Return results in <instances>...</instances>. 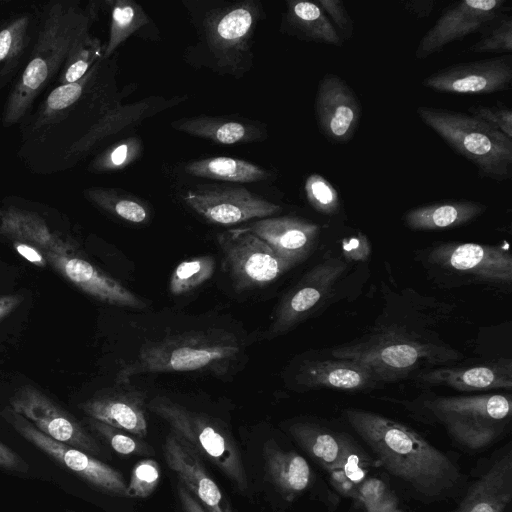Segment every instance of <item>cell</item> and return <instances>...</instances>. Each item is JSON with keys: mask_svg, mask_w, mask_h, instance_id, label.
<instances>
[{"mask_svg": "<svg viewBox=\"0 0 512 512\" xmlns=\"http://www.w3.org/2000/svg\"><path fill=\"white\" fill-rule=\"evenodd\" d=\"M342 415L388 479L411 499L432 505L462 495L468 475L454 455L383 415L358 408H346Z\"/></svg>", "mask_w": 512, "mask_h": 512, "instance_id": "6da1fadb", "label": "cell"}, {"mask_svg": "<svg viewBox=\"0 0 512 512\" xmlns=\"http://www.w3.org/2000/svg\"><path fill=\"white\" fill-rule=\"evenodd\" d=\"M415 420L441 425L463 449L480 452L500 440L511 423L509 394L438 396L398 401Z\"/></svg>", "mask_w": 512, "mask_h": 512, "instance_id": "7a4b0ae2", "label": "cell"}, {"mask_svg": "<svg viewBox=\"0 0 512 512\" xmlns=\"http://www.w3.org/2000/svg\"><path fill=\"white\" fill-rule=\"evenodd\" d=\"M241 344L223 330L189 331L146 342L116 375V384L145 373L209 371L222 375L241 354Z\"/></svg>", "mask_w": 512, "mask_h": 512, "instance_id": "3957f363", "label": "cell"}, {"mask_svg": "<svg viewBox=\"0 0 512 512\" xmlns=\"http://www.w3.org/2000/svg\"><path fill=\"white\" fill-rule=\"evenodd\" d=\"M288 432L341 498L352 501L359 484L380 469L357 437L325 420L294 421Z\"/></svg>", "mask_w": 512, "mask_h": 512, "instance_id": "277c9868", "label": "cell"}, {"mask_svg": "<svg viewBox=\"0 0 512 512\" xmlns=\"http://www.w3.org/2000/svg\"><path fill=\"white\" fill-rule=\"evenodd\" d=\"M334 358L352 359L369 366L378 382L408 377L420 368L446 365L463 356L451 347L420 339L400 329H383L334 347Z\"/></svg>", "mask_w": 512, "mask_h": 512, "instance_id": "5b68a950", "label": "cell"}, {"mask_svg": "<svg viewBox=\"0 0 512 512\" xmlns=\"http://www.w3.org/2000/svg\"><path fill=\"white\" fill-rule=\"evenodd\" d=\"M416 112L450 148L476 166L480 177L495 181L511 177V138L468 113L428 106Z\"/></svg>", "mask_w": 512, "mask_h": 512, "instance_id": "8992f818", "label": "cell"}, {"mask_svg": "<svg viewBox=\"0 0 512 512\" xmlns=\"http://www.w3.org/2000/svg\"><path fill=\"white\" fill-rule=\"evenodd\" d=\"M88 28V21L70 9L55 5L40 31L33 58L10 93L4 111V123L18 122L38 92L65 61L75 39Z\"/></svg>", "mask_w": 512, "mask_h": 512, "instance_id": "52a82bcc", "label": "cell"}, {"mask_svg": "<svg viewBox=\"0 0 512 512\" xmlns=\"http://www.w3.org/2000/svg\"><path fill=\"white\" fill-rule=\"evenodd\" d=\"M148 408L200 455L213 462L241 492L248 489L246 470L237 447L218 422L163 396L153 398Z\"/></svg>", "mask_w": 512, "mask_h": 512, "instance_id": "ba28073f", "label": "cell"}, {"mask_svg": "<svg viewBox=\"0 0 512 512\" xmlns=\"http://www.w3.org/2000/svg\"><path fill=\"white\" fill-rule=\"evenodd\" d=\"M216 238L237 292L266 286L294 267L245 227L228 229Z\"/></svg>", "mask_w": 512, "mask_h": 512, "instance_id": "9c48e42d", "label": "cell"}, {"mask_svg": "<svg viewBox=\"0 0 512 512\" xmlns=\"http://www.w3.org/2000/svg\"><path fill=\"white\" fill-rule=\"evenodd\" d=\"M0 415L24 439L91 486L113 496L128 498L127 483L119 471L82 450L48 437L10 406Z\"/></svg>", "mask_w": 512, "mask_h": 512, "instance_id": "30bf717a", "label": "cell"}, {"mask_svg": "<svg viewBox=\"0 0 512 512\" xmlns=\"http://www.w3.org/2000/svg\"><path fill=\"white\" fill-rule=\"evenodd\" d=\"M264 462L266 476L284 502L292 503L309 493L330 512L341 503L324 476L299 452L270 440L264 445Z\"/></svg>", "mask_w": 512, "mask_h": 512, "instance_id": "8fae6325", "label": "cell"}, {"mask_svg": "<svg viewBox=\"0 0 512 512\" xmlns=\"http://www.w3.org/2000/svg\"><path fill=\"white\" fill-rule=\"evenodd\" d=\"M10 407L50 438L94 457L106 455L101 443L77 418L36 387H20L11 397Z\"/></svg>", "mask_w": 512, "mask_h": 512, "instance_id": "7c38bea8", "label": "cell"}, {"mask_svg": "<svg viewBox=\"0 0 512 512\" xmlns=\"http://www.w3.org/2000/svg\"><path fill=\"white\" fill-rule=\"evenodd\" d=\"M512 442L476 462L458 505L451 512H510Z\"/></svg>", "mask_w": 512, "mask_h": 512, "instance_id": "4fadbf2b", "label": "cell"}, {"mask_svg": "<svg viewBox=\"0 0 512 512\" xmlns=\"http://www.w3.org/2000/svg\"><path fill=\"white\" fill-rule=\"evenodd\" d=\"M346 268L345 261L329 256L308 270L279 302L268 336L284 334L308 318L329 296Z\"/></svg>", "mask_w": 512, "mask_h": 512, "instance_id": "5bb4252c", "label": "cell"}, {"mask_svg": "<svg viewBox=\"0 0 512 512\" xmlns=\"http://www.w3.org/2000/svg\"><path fill=\"white\" fill-rule=\"evenodd\" d=\"M183 201L207 221L234 225L270 217L281 210L243 187L207 186L188 190Z\"/></svg>", "mask_w": 512, "mask_h": 512, "instance_id": "9a60e30c", "label": "cell"}, {"mask_svg": "<svg viewBox=\"0 0 512 512\" xmlns=\"http://www.w3.org/2000/svg\"><path fill=\"white\" fill-rule=\"evenodd\" d=\"M506 10L505 0H463L451 4L421 38L415 57L425 59L454 41L482 32Z\"/></svg>", "mask_w": 512, "mask_h": 512, "instance_id": "2e32d148", "label": "cell"}, {"mask_svg": "<svg viewBox=\"0 0 512 512\" xmlns=\"http://www.w3.org/2000/svg\"><path fill=\"white\" fill-rule=\"evenodd\" d=\"M422 84L439 93L482 95L505 91L512 84V57L508 54L447 66L424 78Z\"/></svg>", "mask_w": 512, "mask_h": 512, "instance_id": "e0dca14e", "label": "cell"}, {"mask_svg": "<svg viewBox=\"0 0 512 512\" xmlns=\"http://www.w3.org/2000/svg\"><path fill=\"white\" fill-rule=\"evenodd\" d=\"M442 269L473 276L481 281L510 285L512 257L504 248L478 243H441L428 256Z\"/></svg>", "mask_w": 512, "mask_h": 512, "instance_id": "ac0fdd59", "label": "cell"}, {"mask_svg": "<svg viewBox=\"0 0 512 512\" xmlns=\"http://www.w3.org/2000/svg\"><path fill=\"white\" fill-rule=\"evenodd\" d=\"M317 123L322 134L333 142H347L359 125L361 104L350 86L338 75L321 79L315 100Z\"/></svg>", "mask_w": 512, "mask_h": 512, "instance_id": "d6986e66", "label": "cell"}, {"mask_svg": "<svg viewBox=\"0 0 512 512\" xmlns=\"http://www.w3.org/2000/svg\"><path fill=\"white\" fill-rule=\"evenodd\" d=\"M43 254L57 273L98 301L138 310L146 308V303L132 291L79 254H59L51 251Z\"/></svg>", "mask_w": 512, "mask_h": 512, "instance_id": "ffe728a7", "label": "cell"}, {"mask_svg": "<svg viewBox=\"0 0 512 512\" xmlns=\"http://www.w3.org/2000/svg\"><path fill=\"white\" fill-rule=\"evenodd\" d=\"M167 465L207 512H234L225 495L207 472L201 455L173 431L163 445Z\"/></svg>", "mask_w": 512, "mask_h": 512, "instance_id": "44dd1931", "label": "cell"}, {"mask_svg": "<svg viewBox=\"0 0 512 512\" xmlns=\"http://www.w3.org/2000/svg\"><path fill=\"white\" fill-rule=\"evenodd\" d=\"M119 387L101 392L82 402L79 407L92 419L143 438L148 433L146 394L135 386Z\"/></svg>", "mask_w": 512, "mask_h": 512, "instance_id": "7402d4cb", "label": "cell"}, {"mask_svg": "<svg viewBox=\"0 0 512 512\" xmlns=\"http://www.w3.org/2000/svg\"><path fill=\"white\" fill-rule=\"evenodd\" d=\"M266 242L272 250L294 266L311 253L320 227L297 217H267L243 226Z\"/></svg>", "mask_w": 512, "mask_h": 512, "instance_id": "603a6c76", "label": "cell"}, {"mask_svg": "<svg viewBox=\"0 0 512 512\" xmlns=\"http://www.w3.org/2000/svg\"><path fill=\"white\" fill-rule=\"evenodd\" d=\"M298 387L342 391H368L379 383L369 366L345 358L305 360L295 375Z\"/></svg>", "mask_w": 512, "mask_h": 512, "instance_id": "cb8c5ba5", "label": "cell"}, {"mask_svg": "<svg viewBox=\"0 0 512 512\" xmlns=\"http://www.w3.org/2000/svg\"><path fill=\"white\" fill-rule=\"evenodd\" d=\"M416 380L424 385H441L466 392L510 389L512 363L510 359H499L471 366H441L421 371Z\"/></svg>", "mask_w": 512, "mask_h": 512, "instance_id": "d4e9b609", "label": "cell"}, {"mask_svg": "<svg viewBox=\"0 0 512 512\" xmlns=\"http://www.w3.org/2000/svg\"><path fill=\"white\" fill-rule=\"evenodd\" d=\"M256 11L252 3H242L223 9L208 21V43L218 58L228 61L244 51L257 19Z\"/></svg>", "mask_w": 512, "mask_h": 512, "instance_id": "484cf974", "label": "cell"}, {"mask_svg": "<svg viewBox=\"0 0 512 512\" xmlns=\"http://www.w3.org/2000/svg\"><path fill=\"white\" fill-rule=\"evenodd\" d=\"M0 236L30 244L43 252L79 254L75 243L52 232L40 216L13 207L0 210Z\"/></svg>", "mask_w": 512, "mask_h": 512, "instance_id": "4316f807", "label": "cell"}, {"mask_svg": "<svg viewBox=\"0 0 512 512\" xmlns=\"http://www.w3.org/2000/svg\"><path fill=\"white\" fill-rule=\"evenodd\" d=\"M485 210L486 206L476 201L448 200L415 207L404 214L403 220L412 230H440L467 224Z\"/></svg>", "mask_w": 512, "mask_h": 512, "instance_id": "83f0119b", "label": "cell"}, {"mask_svg": "<svg viewBox=\"0 0 512 512\" xmlns=\"http://www.w3.org/2000/svg\"><path fill=\"white\" fill-rule=\"evenodd\" d=\"M285 25L289 34L309 42L343 44L332 23L316 1H288Z\"/></svg>", "mask_w": 512, "mask_h": 512, "instance_id": "f1b7e54d", "label": "cell"}, {"mask_svg": "<svg viewBox=\"0 0 512 512\" xmlns=\"http://www.w3.org/2000/svg\"><path fill=\"white\" fill-rule=\"evenodd\" d=\"M173 127L195 137L208 139L214 143L231 145L260 139L257 127L227 118L197 116L180 119Z\"/></svg>", "mask_w": 512, "mask_h": 512, "instance_id": "f546056e", "label": "cell"}, {"mask_svg": "<svg viewBox=\"0 0 512 512\" xmlns=\"http://www.w3.org/2000/svg\"><path fill=\"white\" fill-rule=\"evenodd\" d=\"M184 170L189 175L236 183L265 180L269 173L248 161L231 157H210L187 163Z\"/></svg>", "mask_w": 512, "mask_h": 512, "instance_id": "4dcf8cb0", "label": "cell"}, {"mask_svg": "<svg viewBox=\"0 0 512 512\" xmlns=\"http://www.w3.org/2000/svg\"><path fill=\"white\" fill-rule=\"evenodd\" d=\"M388 477L379 473L364 479L356 489L352 500L361 512H397L401 509L400 500Z\"/></svg>", "mask_w": 512, "mask_h": 512, "instance_id": "1f68e13d", "label": "cell"}, {"mask_svg": "<svg viewBox=\"0 0 512 512\" xmlns=\"http://www.w3.org/2000/svg\"><path fill=\"white\" fill-rule=\"evenodd\" d=\"M86 197L101 209L129 223L147 221L149 211L144 203L132 195L108 188H91Z\"/></svg>", "mask_w": 512, "mask_h": 512, "instance_id": "d6a6232c", "label": "cell"}, {"mask_svg": "<svg viewBox=\"0 0 512 512\" xmlns=\"http://www.w3.org/2000/svg\"><path fill=\"white\" fill-rule=\"evenodd\" d=\"M149 18L134 1L117 0L113 3L110 34L104 57H109L130 35L147 24Z\"/></svg>", "mask_w": 512, "mask_h": 512, "instance_id": "836d02e7", "label": "cell"}, {"mask_svg": "<svg viewBox=\"0 0 512 512\" xmlns=\"http://www.w3.org/2000/svg\"><path fill=\"white\" fill-rule=\"evenodd\" d=\"M100 48L99 41L89 36L88 29L83 31L70 48L59 81L68 84L82 79L88 73Z\"/></svg>", "mask_w": 512, "mask_h": 512, "instance_id": "e575fe53", "label": "cell"}, {"mask_svg": "<svg viewBox=\"0 0 512 512\" xmlns=\"http://www.w3.org/2000/svg\"><path fill=\"white\" fill-rule=\"evenodd\" d=\"M215 271L212 256H201L185 260L171 274L169 290L173 295H183L204 284Z\"/></svg>", "mask_w": 512, "mask_h": 512, "instance_id": "d590c367", "label": "cell"}, {"mask_svg": "<svg viewBox=\"0 0 512 512\" xmlns=\"http://www.w3.org/2000/svg\"><path fill=\"white\" fill-rule=\"evenodd\" d=\"M143 144L133 136L112 145L100 153L92 162L91 169L98 172L121 170L140 158Z\"/></svg>", "mask_w": 512, "mask_h": 512, "instance_id": "8d00e7d4", "label": "cell"}, {"mask_svg": "<svg viewBox=\"0 0 512 512\" xmlns=\"http://www.w3.org/2000/svg\"><path fill=\"white\" fill-rule=\"evenodd\" d=\"M89 430L104 440L114 451L122 455H151L152 447L145 442L131 437L123 430L112 427L98 420L86 417Z\"/></svg>", "mask_w": 512, "mask_h": 512, "instance_id": "74e56055", "label": "cell"}, {"mask_svg": "<svg viewBox=\"0 0 512 512\" xmlns=\"http://www.w3.org/2000/svg\"><path fill=\"white\" fill-rule=\"evenodd\" d=\"M474 53H504L512 50V16L505 13L488 25L470 46Z\"/></svg>", "mask_w": 512, "mask_h": 512, "instance_id": "f35d334b", "label": "cell"}, {"mask_svg": "<svg viewBox=\"0 0 512 512\" xmlns=\"http://www.w3.org/2000/svg\"><path fill=\"white\" fill-rule=\"evenodd\" d=\"M304 190L309 204L319 213L334 215L340 210L337 190L322 175H309L305 181Z\"/></svg>", "mask_w": 512, "mask_h": 512, "instance_id": "ab89813d", "label": "cell"}, {"mask_svg": "<svg viewBox=\"0 0 512 512\" xmlns=\"http://www.w3.org/2000/svg\"><path fill=\"white\" fill-rule=\"evenodd\" d=\"M93 72L94 68L89 70L82 79L73 83L62 84L55 88L44 102L41 120H45V123H47L48 120L53 119L62 111L72 106L82 95L84 87Z\"/></svg>", "mask_w": 512, "mask_h": 512, "instance_id": "60d3db41", "label": "cell"}, {"mask_svg": "<svg viewBox=\"0 0 512 512\" xmlns=\"http://www.w3.org/2000/svg\"><path fill=\"white\" fill-rule=\"evenodd\" d=\"M160 478V468L156 461L145 459L137 463L127 484L128 498L148 497L156 488Z\"/></svg>", "mask_w": 512, "mask_h": 512, "instance_id": "b9f144b4", "label": "cell"}, {"mask_svg": "<svg viewBox=\"0 0 512 512\" xmlns=\"http://www.w3.org/2000/svg\"><path fill=\"white\" fill-rule=\"evenodd\" d=\"M29 18L21 16L0 31V62L18 56L26 40Z\"/></svg>", "mask_w": 512, "mask_h": 512, "instance_id": "7bdbcfd3", "label": "cell"}, {"mask_svg": "<svg viewBox=\"0 0 512 512\" xmlns=\"http://www.w3.org/2000/svg\"><path fill=\"white\" fill-rule=\"evenodd\" d=\"M467 112L512 139V110L505 104L473 105Z\"/></svg>", "mask_w": 512, "mask_h": 512, "instance_id": "ee69618b", "label": "cell"}, {"mask_svg": "<svg viewBox=\"0 0 512 512\" xmlns=\"http://www.w3.org/2000/svg\"><path fill=\"white\" fill-rule=\"evenodd\" d=\"M316 2L327 15L342 42L350 39L354 25L344 2L340 0H317Z\"/></svg>", "mask_w": 512, "mask_h": 512, "instance_id": "f6af8a7d", "label": "cell"}, {"mask_svg": "<svg viewBox=\"0 0 512 512\" xmlns=\"http://www.w3.org/2000/svg\"><path fill=\"white\" fill-rule=\"evenodd\" d=\"M343 255L346 259L364 261L370 254V245L367 237L361 232L342 242Z\"/></svg>", "mask_w": 512, "mask_h": 512, "instance_id": "bcb514c9", "label": "cell"}, {"mask_svg": "<svg viewBox=\"0 0 512 512\" xmlns=\"http://www.w3.org/2000/svg\"><path fill=\"white\" fill-rule=\"evenodd\" d=\"M0 468L17 473H26L29 470V465L18 453L0 441Z\"/></svg>", "mask_w": 512, "mask_h": 512, "instance_id": "7dc6e473", "label": "cell"}, {"mask_svg": "<svg viewBox=\"0 0 512 512\" xmlns=\"http://www.w3.org/2000/svg\"><path fill=\"white\" fill-rule=\"evenodd\" d=\"M13 245L16 251L29 262L40 267L46 266V258L39 248L19 241H14Z\"/></svg>", "mask_w": 512, "mask_h": 512, "instance_id": "c3c4849f", "label": "cell"}, {"mask_svg": "<svg viewBox=\"0 0 512 512\" xmlns=\"http://www.w3.org/2000/svg\"><path fill=\"white\" fill-rule=\"evenodd\" d=\"M177 493L184 512H207L189 489L178 480Z\"/></svg>", "mask_w": 512, "mask_h": 512, "instance_id": "681fc988", "label": "cell"}, {"mask_svg": "<svg viewBox=\"0 0 512 512\" xmlns=\"http://www.w3.org/2000/svg\"><path fill=\"white\" fill-rule=\"evenodd\" d=\"M406 11L417 18L428 17L434 10L436 1L434 0H409L402 3Z\"/></svg>", "mask_w": 512, "mask_h": 512, "instance_id": "f907efd6", "label": "cell"}, {"mask_svg": "<svg viewBox=\"0 0 512 512\" xmlns=\"http://www.w3.org/2000/svg\"><path fill=\"white\" fill-rule=\"evenodd\" d=\"M22 301L20 295H6L0 297V320L9 315Z\"/></svg>", "mask_w": 512, "mask_h": 512, "instance_id": "816d5d0a", "label": "cell"}, {"mask_svg": "<svg viewBox=\"0 0 512 512\" xmlns=\"http://www.w3.org/2000/svg\"><path fill=\"white\" fill-rule=\"evenodd\" d=\"M397 512H405L402 508L400 510H398Z\"/></svg>", "mask_w": 512, "mask_h": 512, "instance_id": "f5cc1de1", "label": "cell"}]
</instances>
